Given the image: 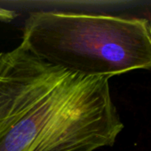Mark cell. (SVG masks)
I'll return each instance as SVG.
<instances>
[{"label": "cell", "mask_w": 151, "mask_h": 151, "mask_svg": "<svg viewBox=\"0 0 151 151\" xmlns=\"http://www.w3.org/2000/svg\"><path fill=\"white\" fill-rule=\"evenodd\" d=\"M123 128L109 78L66 71L20 44L0 52V151H95Z\"/></svg>", "instance_id": "1"}, {"label": "cell", "mask_w": 151, "mask_h": 151, "mask_svg": "<svg viewBox=\"0 0 151 151\" xmlns=\"http://www.w3.org/2000/svg\"><path fill=\"white\" fill-rule=\"evenodd\" d=\"M20 45L38 58L86 77L151 69V27L146 19L37 11L28 14Z\"/></svg>", "instance_id": "2"}, {"label": "cell", "mask_w": 151, "mask_h": 151, "mask_svg": "<svg viewBox=\"0 0 151 151\" xmlns=\"http://www.w3.org/2000/svg\"><path fill=\"white\" fill-rule=\"evenodd\" d=\"M15 14L16 13L11 10H7L0 7V21L10 22L12 19L15 18Z\"/></svg>", "instance_id": "3"}, {"label": "cell", "mask_w": 151, "mask_h": 151, "mask_svg": "<svg viewBox=\"0 0 151 151\" xmlns=\"http://www.w3.org/2000/svg\"><path fill=\"white\" fill-rule=\"evenodd\" d=\"M150 27H151V21H150Z\"/></svg>", "instance_id": "4"}]
</instances>
